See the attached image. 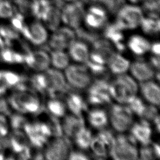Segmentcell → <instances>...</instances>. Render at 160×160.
Segmentation results:
<instances>
[{
	"label": "cell",
	"mask_w": 160,
	"mask_h": 160,
	"mask_svg": "<svg viewBox=\"0 0 160 160\" xmlns=\"http://www.w3.org/2000/svg\"><path fill=\"white\" fill-rule=\"evenodd\" d=\"M136 142L131 134L129 135L119 134L115 137L109 153L112 158L116 160L137 159L139 154Z\"/></svg>",
	"instance_id": "1"
},
{
	"label": "cell",
	"mask_w": 160,
	"mask_h": 160,
	"mask_svg": "<svg viewBox=\"0 0 160 160\" xmlns=\"http://www.w3.org/2000/svg\"><path fill=\"white\" fill-rule=\"evenodd\" d=\"M8 102L12 108L21 114H38L42 109L38 99L28 89H16L10 96Z\"/></svg>",
	"instance_id": "2"
},
{
	"label": "cell",
	"mask_w": 160,
	"mask_h": 160,
	"mask_svg": "<svg viewBox=\"0 0 160 160\" xmlns=\"http://www.w3.org/2000/svg\"><path fill=\"white\" fill-rule=\"evenodd\" d=\"M116 14L114 22L122 31L136 28L144 18L142 9L135 5H123Z\"/></svg>",
	"instance_id": "3"
},
{
	"label": "cell",
	"mask_w": 160,
	"mask_h": 160,
	"mask_svg": "<svg viewBox=\"0 0 160 160\" xmlns=\"http://www.w3.org/2000/svg\"><path fill=\"white\" fill-rule=\"evenodd\" d=\"M133 112L128 106L113 104L110 109L109 118L113 128L120 132L129 129L132 125Z\"/></svg>",
	"instance_id": "4"
},
{
	"label": "cell",
	"mask_w": 160,
	"mask_h": 160,
	"mask_svg": "<svg viewBox=\"0 0 160 160\" xmlns=\"http://www.w3.org/2000/svg\"><path fill=\"white\" fill-rule=\"evenodd\" d=\"M84 4L79 1L69 2L61 8V21L69 28H79L85 15Z\"/></svg>",
	"instance_id": "5"
},
{
	"label": "cell",
	"mask_w": 160,
	"mask_h": 160,
	"mask_svg": "<svg viewBox=\"0 0 160 160\" xmlns=\"http://www.w3.org/2000/svg\"><path fill=\"white\" fill-rule=\"evenodd\" d=\"M65 78L71 86L78 89H84L91 83V76L86 65H68L65 68Z\"/></svg>",
	"instance_id": "6"
},
{
	"label": "cell",
	"mask_w": 160,
	"mask_h": 160,
	"mask_svg": "<svg viewBox=\"0 0 160 160\" xmlns=\"http://www.w3.org/2000/svg\"><path fill=\"white\" fill-rule=\"evenodd\" d=\"M45 71L44 74L47 82L46 93L49 96L54 98L69 89V87L65 76L60 71L49 68Z\"/></svg>",
	"instance_id": "7"
},
{
	"label": "cell",
	"mask_w": 160,
	"mask_h": 160,
	"mask_svg": "<svg viewBox=\"0 0 160 160\" xmlns=\"http://www.w3.org/2000/svg\"><path fill=\"white\" fill-rule=\"evenodd\" d=\"M88 100L92 105H101L109 103L111 101L109 82L106 79H98L95 81L88 89Z\"/></svg>",
	"instance_id": "8"
},
{
	"label": "cell",
	"mask_w": 160,
	"mask_h": 160,
	"mask_svg": "<svg viewBox=\"0 0 160 160\" xmlns=\"http://www.w3.org/2000/svg\"><path fill=\"white\" fill-rule=\"evenodd\" d=\"M70 151V142L67 137H56L47 146L44 158L48 160H61L68 158Z\"/></svg>",
	"instance_id": "9"
},
{
	"label": "cell",
	"mask_w": 160,
	"mask_h": 160,
	"mask_svg": "<svg viewBox=\"0 0 160 160\" xmlns=\"http://www.w3.org/2000/svg\"><path fill=\"white\" fill-rule=\"evenodd\" d=\"M76 39L75 32L70 28L62 27L54 31L49 40V46L54 50H63Z\"/></svg>",
	"instance_id": "10"
},
{
	"label": "cell",
	"mask_w": 160,
	"mask_h": 160,
	"mask_svg": "<svg viewBox=\"0 0 160 160\" xmlns=\"http://www.w3.org/2000/svg\"><path fill=\"white\" fill-rule=\"evenodd\" d=\"M24 62L29 68L37 71L46 70L51 63L50 57L44 50L28 51L24 54Z\"/></svg>",
	"instance_id": "11"
},
{
	"label": "cell",
	"mask_w": 160,
	"mask_h": 160,
	"mask_svg": "<svg viewBox=\"0 0 160 160\" xmlns=\"http://www.w3.org/2000/svg\"><path fill=\"white\" fill-rule=\"evenodd\" d=\"M84 21L91 29H98L104 27L108 21L106 11L101 7L92 5L85 12Z\"/></svg>",
	"instance_id": "12"
},
{
	"label": "cell",
	"mask_w": 160,
	"mask_h": 160,
	"mask_svg": "<svg viewBox=\"0 0 160 160\" xmlns=\"http://www.w3.org/2000/svg\"><path fill=\"white\" fill-rule=\"evenodd\" d=\"M28 40L35 45L43 44L48 39V32L45 27L38 21L25 25L21 32Z\"/></svg>",
	"instance_id": "13"
},
{
	"label": "cell",
	"mask_w": 160,
	"mask_h": 160,
	"mask_svg": "<svg viewBox=\"0 0 160 160\" xmlns=\"http://www.w3.org/2000/svg\"><path fill=\"white\" fill-rule=\"evenodd\" d=\"M131 134L142 146L149 145L151 141L152 129L148 121L142 119L130 127Z\"/></svg>",
	"instance_id": "14"
},
{
	"label": "cell",
	"mask_w": 160,
	"mask_h": 160,
	"mask_svg": "<svg viewBox=\"0 0 160 160\" xmlns=\"http://www.w3.org/2000/svg\"><path fill=\"white\" fill-rule=\"evenodd\" d=\"M129 68L132 76L141 82L151 80L155 75L151 65L143 61H134L129 65Z\"/></svg>",
	"instance_id": "15"
},
{
	"label": "cell",
	"mask_w": 160,
	"mask_h": 160,
	"mask_svg": "<svg viewBox=\"0 0 160 160\" xmlns=\"http://www.w3.org/2000/svg\"><path fill=\"white\" fill-rule=\"evenodd\" d=\"M140 90L144 98L151 104L158 106L160 102V89L158 84L152 81L140 83Z\"/></svg>",
	"instance_id": "16"
},
{
	"label": "cell",
	"mask_w": 160,
	"mask_h": 160,
	"mask_svg": "<svg viewBox=\"0 0 160 160\" xmlns=\"http://www.w3.org/2000/svg\"><path fill=\"white\" fill-rule=\"evenodd\" d=\"M83 126H84V122L82 117L69 114L65 116L62 122V129L66 137L74 138Z\"/></svg>",
	"instance_id": "17"
},
{
	"label": "cell",
	"mask_w": 160,
	"mask_h": 160,
	"mask_svg": "<svg viewBox=\"0 0 160 160\" xmlns=\"http://www.w3.org/2000/svg\"><path fill=\"white\" fill-rule=\"evenodd\" d=\"M104 36L106 39L112 42L119 51H123L125 49V45L123 43L124 36L122 30L116 24H110L105 26Z\"/></svg>",
	"instance_id": "18"
},
{
	"label": "cell",
	"mask_w": 160,
	"mask_h": 160,
	"mask_svg": "<svg viewBox=\"0 0 160 160\" xmlns=\"http://www.w3.org/2000/svg\"><path fill=\"white\" fill-rule=\"evenodd\" d=\"M68 47L69 55L74 61L84 63L89 59V49L83 41L74 40Z\"/></svg>",
	"instance_id": "19"
},
{
	"label": "cell",
	"mask_w": 160,
	"mask_h": 160,
	"mask_svg": "<svg viewBox=\"0 0 160 160\" xmlns=\"http://www.w3.org/2000/svg\"><path fill=\"white\" fill-rule=\"evenodd\" d=\"M107 64L111 72L117 75L126 72L130 65V63L127 59L121 54L114 52L109 58Z\"/></svg>",
	"instance_id": "20"
},
{
	"label": "cell",
	"mask_w": 160,
	"mask_h": 160,
	"mask_svg": "<svg viewBox=\"0 0 160 160\" xmlns=\"http://www.w3.org/2000/svg\"><path fill=\"white\" fill-rule=\"evenodd\" d=\"M23 130L30 143L36 148H41L48 142V138L40 133L34 122H27Z\"/></svg>",
	"instance_id": "21"
},
{
	"label": "cell",
	"mask_w": 160,
	"mask_h": 160,
	"mask_svg": "<svg viewBox=\"0 0 160 160\" xmlns=\"http://www.w3.org/2000/svg\"><path fill=\"white\" fill-rule=\"evenodd\" d=\"M29 140L22 130L13 129L11 134L9 140V145L12 151L16 153L19 154L26 147L28 146Z\"/></svg>",
	"instance_id": "22"
},
{
	"label": "cell",
	"mask_w": 160,
	"mask_h": 160,
	"mask_svg": "<svg viewBox=\"0 0 160 160\" xmlns=\"http://www.w3.org/2000/svg\"><path fill=\"white\" fill-rule=\"evenodd\" d=\"M128 46L134 54L141 56L150 50L151 43L142 36L134 35L129 38Z\"/></svg>",
	"instance_id": "23"
},
{
	"label": "cell",
	"mask_w": 160,
	"mask_h": 160,
	"mask_svg": "<svg viewBox=\"0 0 160 160\" xmlns=\"http://www.w3.org/2000/svg\"><path fill=\"white\" fill-rule=\"evenodd\" d=\"M66 104L72 114L82 117L83 112L86 110L87 106L83 98L76 93H70L66 98Z\"/></svg>",
	"instance_id": "24"
},
{
	"label": "cell",
	"mask_w": 160,
	"mask_h": 160,
	"mask_svg": "<svg viewBox=\"0 0 160 160\" xmlns=\"http://www.w3.org/2000/svg\"><path fill=\"white\" fill-rule=\"evenodd\" d=\"M43 21L48 29L52 31L56 30L61 21V8L51 4Z\"/></svg>",
	"instance_id": "25"
},
{
	"label": "cell",
	"mask_w": 160,
	"mask_h": 160,
	"mask_svg": "<svg viewBox=\"0 0 160 160\" xmlns=\"http://www.w3.org/2000/svg\"><path fill=\"white\" fill-rule=\"evenodd\" d=\"M109 91L111 98L114 99L121 104L126 103L129 98L134 94H131L122 84L116 80L109 83Z\"/></svg>",
	"instance_id": "26"
},
{
	"label": "cell",
	"mask_w": 160,
	"mask_h": 160,
	"mask_svg": "<svg viewBox=\"0 0 160 160\" xmlns=\"http://www.w3.org/2000/svg\"><path fill=\"white\" fill-rule=\"evenodd\" d=\"M90 124L96 129H102L108 124V119L106 112L102 109H94L88 114Z\"/></svg>",
	"instance_id": "27"
},
{
	"label": "cell",
	"mask_w": 160,
	"mask_h": 160,
	"mask_svg": "<svg viewBox=\"0 0 160 160\" xmlns=\"http://www.w3.org/2000/svg\"><path fill=\"white\" fill-rule=\"evenodd\" d=\"M143 32L147 34H154L159 32L160 23L158 16L148 15L143 18L140 25Z\"/></svg>",
	"instance_id": "28"
},
{
	"label": "cell",
	"mask_w": 160,
	"mask_h": 160,
	"mask_svg": "<svg viewBox=\"0 0 160 160\" xmlns=\"http://www.w3.org/2000/svg\"><path fill=\"white\" fill-rule=\"evenodd\" d=\"M51 4L49 0H33L31 7V14L36 19L43 21Z\"/></svg>",
	"instance_id": "29"
},
{
	"label": "cell",
	"mask_w": 160,
	"mask_h": 160,
	"mask_svg": "<svg viewBox=\"0 0 160 160\" xmlns=\"http://www.w3.org/2000/svg\"><path fill=\"white\" fill-rule=\"evenodd\" d=\"M92 138V133L89 129L83 126L76 134L74 139L76 145L81 149H88Z\"/></svg>",
	"instance_id": "30"
},
{
	"label": "cell",
	"mask_w": 160,
	"mask_h": 160,
	"mask_svg": "<svg viewBox=\"0 0 160 160\" xmlns=\"http://www.w3.org/2000/svg\"><path fill=\"white\" fill-rule=\"evenodd\" d=\"M50 60L52 66L58 69H65L69 65V57L62 50L51 51Z\"/></svg>",
	"instance_id": "31"
},
{
	"label": "cell",
	"mask_w": 160,
	"mask_h": 160,
	"mask_svg": "<svg viewBox=\"0 0 160 160\" xmlns=\"http://www.w3.org/2000/svg\"><path fill=\"white\" fill-rule=\"evenodd\" d=\"M92 5L102 8L112 14L116 13L123 6L124 0H88Z\"/></svg>",
	"instance_id": "32"
},
{
	"label": "cell",
	"mask_w": 160,
	"mask_h": 160,
	"mask_svg": "<svg viewBox=\"0 0 160 160\" xmlns=\"http://www.w3.org/2000/svg\"><path fill=\"white\" fill-rule=\"evenodd\" d=\"M0 59L10 64H21L24 62V54L6 47L1 52Z\"/></svg>",
	"instance_id": "33"
},
{
	"label": "cell",
	"mask_w": 160,
	"mask_h": 160,
	"mask_svg": "<svg viewBox=\"0 0 160 160\" xmlns=\"http://www.w3.org/2000/svg\"><path fill=\"white\" fill-rule=\"evenodd\" d=\"M89 147L93 154L99 158H105L108 154V148L98 136L92 137Z\"/></svg>",
	"instance_id": "34"
},
{
	"label": "cell",
	"mask_w": 160,
	"mask_h": 160,
	"mask_svg": "<svg viewBox=\"0 0 160 160\" xmlns=\"http://www.w3.org/2000/svg\"><path fill=\"white\" fill-rule=\"evenodd\" d=\"M0 36L3 39L6 46H9L12 41L19 38V32L16 30L11 25L0 26Z\"/></svg>",
	"instance_id": "35"
},
{
	"label": "cell",
	"mask_w": 160,
	"mask_h": 160,
	"mask_svg": "<svg viewBox=\"0 0 160 160\" xmlns=\"http://www.w3.org/2000/svg\"><path fill=\"white\" fill-rule=\"evenodd\" d=\"M115 80L122 84L131 94H136L138 90V84L131 76L123 73L118 75Z\"/></svg>",
	"instance_id": "36"
},
{
	"label": "cell",
	"mask_w": 160,
	"mask_h": 160,
	"mask_svg": "<svg viewBox=\"0 0 160 160\" xmlns=\"http://www.w3.org/2000/svg\"><path fill=\"white\" fill-rule=\"evenodd\" d=\"M48 110L54 116L57 118L62 117L66 112V106L64 104L57 99H52L48 102Z\"/></svg>",
	"instance_id": "37"
},
{
	"label": "cell",
	"mask_w": 160,
	"mask_h": 160,
	"mask_svg": "<svg viewBox=\"0 0 160 160\" xmlns=\"http://www.w3.org/2000/svg\"><path fill=\"white\" fill-rule=\"evenodd\" d=\"M32 87L41 93H46L47 82L44 73L37 74L32 76L30 79Z\"/></svg>",
	"instance_id": "38"
},
{
	"label": "cell",
	"mask_w": 160,
	"mask_h": 160,
	"mask_svg": "<svg viewBox=\"0 0 160 160\" xmlns=\"http://www.w3.org/2000/svg\"><path fill=\"white\" fill-rule=\"evenodd\" d=\"M126 104H128V106L132 112L141 117L146 104H144L140 98L137 97L135 94L132 95L128 99Z\"/></svg>",
	"instance_id": "39"
},
{
	"label": "cell",
	"mask_w": 160,
	"mask_h": 160,
	"mask_svg": "<svg viewBox=\"0 0 160 160\" xmlns=\"http://www.w3.org/2000/svg\"><path fill=\"white\" fill-rule=\"evenodd\" d=\"M48 116V119L46 123L50 128L51 135L55 137H59L63 136L62 125L61 124L58 118L52 116L51 114Z\"/></svg>",
	"instance_id": "40"
},
{
	"label": "cell",
	"mask_w": 160,
	"mask_h": 160,
	"mask_svg": "<svg viewBox=\"0 0 160 160\" xmlns=\"http://www.w3.org/2000/svg\"><path fill=\"white\" fill-rule=\"evenodd\" d=\"M14 5L8 0H0V18H11L15 13Z\"/></svg>",
	"instance_id": "41"
},
{
	"label": "cell",
	"mask_w": 160,
	"mask_h": 160,
	"mask_svg": "<svg viewBox=\"0 0 160 160\" xmlns=\"http://www.w3.org/2000/svg\"><path fill=\"white\" fill-rule=\"evenodd\" d=\"M27 122V119L19 112L18 114H14L10 117L9 124L13 129L23 130Z\"/></svg>",
	"instance_id": "42"
},
{
	"label": "cell",
	"mask_w": 160,
	"mask_h": 160,
	"mask_svg": "<svg viewBox=\"0 0 160 160\" xmlns=\"http://www.w3.org/2000/svg\"><path fill=\"white\" fill-rule=\"evenodd\" d=\"M33 0H14V6L15 9H18V12L24 15L26 14H31V7Z\"/></svg>",
	"instance_id": "43"
},
{
	"label": "cell",
	"mask_w": 160,
	"mask_h": 160,
	"mask_svg": "<svg viewBox=\"0 0 160 160\" xmlns=\"http://www.w3.org/2000/svg\"><path fill=\"white\" fill-rule=\"evenodd\" d=\"M97 136L105 144L109 151V149L112 145L116 137L114 136L112 131L109 129L102 128L101 129V131L99 132Z\"/></svg>",
	"instance_id": "44"
},
{
	"label": "cell",
	"mask_w": 160,
	"mask_h": 160,
	"mask_svg": "<svg viewBox=\"0 0 160 160\" xmlns=\"http://www.w3.org/2000/svg\"><path fill=\"white\" fill-rule=\"evenodd\" d=\"M159 4V0H144L143 8L148 12V15L158 16Z\"/></svg>",
	"instance_id": "45"
},
{
	"label": "cell",
	"mask_w": 160,
	"mask_h": 160,
	"mask_svg": "<svg viewBox=\"0 0 160 160\" xmlns=\"http://www.w3.org/2000/svg\"><path fill=\"white\" fill-rule=\"evenodd\" d=\"M84 63L86 64L88 69L95 75H102L105 74V72L107 71V68L105 66V64L94 62L89 59Z\"/></svg>",
	"instance_id": "46"
},
{
	"label": "cell",
	"mask_w": 160,
	"mask_h": 160,
	"mask_svg": "<svg viewBox=\"0 0 160 160\" xmlns=\"http://www.w3.org/2000/svg\"><path fill=\"white\" fill-rule=\"evenodd\" d=\"M11 25L19 32H21L26 24L24 22V15L18 12H15L14 14L10 18Z\"/></svg>",
	"instance_id": "47"
},
{
	"label": "cell",
	"mask_w": 160,
	"mask_h": 160,
	"mask_svg": "<svg viewBox=\"0 0 160 160\" xmlns=\"http://www.w3.org/2000/svg\"><path fill=\"white\" fill-rule=\"evenodd\" d=\"M158 114V109L156 106L153 104L145 105L141 117L149 121H152Z\"/></svg>",
	"instance_id": "48"
},
{
	"label": "cell",
	"mask_w": 160,
	"mask_h": 160,
	"mask_svg": "<svg viewBox=\"0 0 160 160\" xmlns=\"http://www.w3.org/2000/svg\"><path fill=\"white\" fill-rule=\"evenodd\" d=\"M140 159L144 160H150L156 158L152 147L149 145L142 146L139 151Z\"/></svg>",
	"instance_id": "49"
},
{
	"label": "cell",
	"mask_w": 160,
	"mask_h": 160,
	"mask_svg": "<svg viewBox=\"0 0 160 160\" xmlns=\"http://www.w3.org/2000/svg\"><path fill=\"white\" fill-rule=\"evenodd\" d=\"M9 123L6 115L0 114V138L6 136L9 132Z\"/></svg>",
	"instance_id": "50"
},
{
	"label": "cell",
	"mask_w": 160,
	"mask_h": 160,
	"mask_svg": "<svg viewBox=\"0 0 160 160\" xmlns=\"http://www.w3.org/2000/svg\"><path fill=\"white\" fill-rule=\"evenodd\" d=\"M9 113L10 109L8 101H6L2 95H0V114L8 115Z\"/></svg>",
	"instance_id": "51"
},
{
	"label": "cell",
	"mask_w": 160,
	"mask_h": 160,
	"mask_svg": "<svg viewBox=\"0 0 160 160\" xmlns=\"http://www.w3.org/2000/svg\"><path fill=\"white\" fill-rule=\"evenodd\" d=\"M68 159L71 160H86L89 159V157H88L84 153L79 151H72L69 152L68 155Z\"/></svg>",
	"instance_id": "52"
},
{
	"label": "cell",
	"mask_w": 160,
	"mask_h": 160,
	"mask_svg": "<svg viewBox=\"0 0 160 160\" xmlns=\"http://www.w3.org/2000/svg\"><path fill=\"white\" fill-rule=\"evenodd\" d=\"M8 89V87L6 83L3 71L0 70V95L4 94Z\"/></svg>",
	"instance_id": "53"
},
{
	"label": "cell",
	"mask_w": 160,
	"mask_h": 160,
	"mask_svg": "<svg viewBox=\"0 0 160 160\" xmlns=\"http://www.w3.org/2000/svg\"><path fill=\"white\" fill-rule=\"evenodd\" d=\"M150 64L152 68H154L155 69H157V70H159V56L154 55L151 57L150 58Z\"/></svg>",
	"instance_id": "54"
},
{
	"label": "cell",
	"mask_w": 160,
	"mask_h": 160,
	"mask_svg": "<svg viewBox=\"0 0 160 160\" xmlns=\"http://www.w3.org/2000/svg\"><path fill=\"white\" fill-rule=\"evenodd\" d=\"M150 50L153 53L154 55L159 56L160 54V44L159 42H154L153 44H151Z\"/></svg>",
	"instance_id": "55"
},
{
	"label": "cell",
	"mask_w": 160,
	"mask_h": 160,
	"mask_svg": "<svg viewBox=\"0 0 160 160\" xmlns=\"http://www.w3.org/2000/svg\"><path fill=\"white\" fill-rule=\"evenodd\" d=\"M152 148L153 149L154 153L155 154L156 158H159V155H160V148L159 145L158 143H153L152 146Z\"/></svg>",
	"instance_id": "56"
},
{
	"label": "cell",
	"mask_w": 160,
	"mask_h": 160,
	"mask_svg": "<svg viewBox=\"0 0 160 160\" xmlns=\"http://www.w3.org/2000/svg\"><path fill=\"white\" fill-rule=\"evenodd\" d=\"M154 122V124L155 125V128L158 132H159L160 130V122H159V116L158 114L152 120Z\"/></svg>",
	"instance_id": "57"
},
{
	"label": "cell",
	"mask_w": 160,
	"mask_h": 160,
	"mask_svg": "<svg viewBox=\"0 0 160 160\" xmlns=\"http://www.w3.org/2000/svg\"><path fill=\"white\" fill-rule=\"evenodd\" d=\"M6 44H5V42H4V41L3 40V39L1 37V36H0V53H1V52L2 51V50L4 48H6Z\"/></svg>",
	"instance_id": "58"
},
{
	"label": "cell",
	"mask_w": 160,
	"mask_h": 160,
	"mask_svg": "<svg viewBox=\"0 0 160 160\" xmlns=\"http://www.w3.org/2000/svg\"><path fill=\"white\" fill-rule=\"evenodd\" d=\"M4 159V150L2 145L0 144V160Z\"/></svg>",
	"instance_id": "59"
},
{
	"label": "cell",
	"mask_w": 160,
	"mask_h": 160,
	"mask_svg": "<svg viewBox=\"0 0 160 160\" xmlns=\"http://www.w3.org/2000/svg\"><path fill=\"white\" fill-rule=\"evenodd\" d=\"M129 1L132 3H137V2H139L141 1H144V0H129Z\"/></svg>",
	"instance_id": "60"
},
{
	"label": "cell",
	"mask_w": 160,
	"mask_h": 160,
	"mask_svg": "<svg viewBox=\"0 0 160 160\" xmlns=\"http://www.w3.org/2000/svg\"><path fill=\"white\" fill-rule=\"evenodd\" d=\"M62 1L68 2H74V1H79V0H62Z\"/></svg>",
	"instance_id": "61"
}]
</instances>
